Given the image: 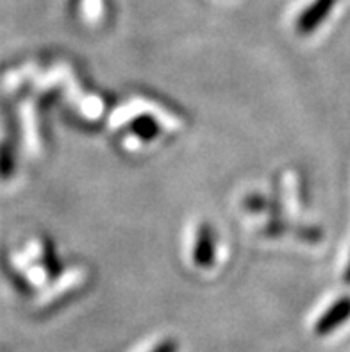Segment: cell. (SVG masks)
Wrapping results in <instances>:
<instances>
[{"label": "cell", "instance_id": "1", "mask_svg": "<svg viewBox=\"0 0 350 352\" xmlns=\"http://www.w3.org/2000/svg\"><path fill=\"white\" fill-rule=\"evenodd\" d=\"M350 318V299H342L334 304L333 308L325 311L320 320L316 322V335L325 336L329 333H333L334 329L342 326L343 322Z\"/></svg>", "mask_w": 350, "mask_h": 352}, {"label": "cell", "instance_id": "2", "mask_svg": "<svg viewBox=\"0 0 350 352\" xmlns=\"http://www.w3.org/2000/svg\"><path fill=\"white\" fill-rule=\"evenodd\" d=\"M334 0H316L315 4L307 9L306 13L302 14L298 20V31L300 32H309L318 25L322 20L329 14L331 8H333Z\"/></svg>", "mask_w": 350, "mask_h": 352}, {"label": "cell", "instance_id": "3", "mask_svg": "<svg viewBox=\"0 0 350 352\" xmlns=\"http://www.w3.org/2000/svg\"><path fill=\"white\" fill-rule=\"evenodd\" d=\"M213 236H211V231L209 228H202L199 232V238H197V245H195V263L200 265V267H208L213 261Z\"/></svg>", "mask_w": 350, "mask_h": 352}, {"label": "cell", "instance_id": "4", "mask_svg": "<svg viewBox=\"0 0 350 352\" xmlns=\"http://www.w3.org/2000/svg\"><path fill=\"white\" fill-rule=\"evenodd\" d=\"M133 131L138 136H142L143 140H151L157 134V125H155L151 118H145V116H143V118H138L136 122H133Z\"/></svg>", "mask_w": 350, "mask_h": 352}, {"label": "cell", "instance_id": "5", "mask_svg": "<svg viewBox=\"0 0 350 352\" xmlns=\"http://www.w3.org/2000/svg\"><path fill=\"white\" fill-rule=\"evenodd\" d=\"M179 351V345L175 340H164V342H161L157 347L152 349L151 352H177Z\"/></svg>", "mask_w": 350, "mask_h": 352}, {"label": "cell", "instance_id": "6", "mask_svg": "<svg viewBox=\"0 0 350 352\" xmlns=\"http://www.w3.org/2000/svg\"><path fill=\"white\" fill-rule=\"evenodd\" d=\"M345 281L350 283V263H349V270H347V274H345Z\"/></svg>", "mask_w": 350, "mask_h": 352}]
</instances>
